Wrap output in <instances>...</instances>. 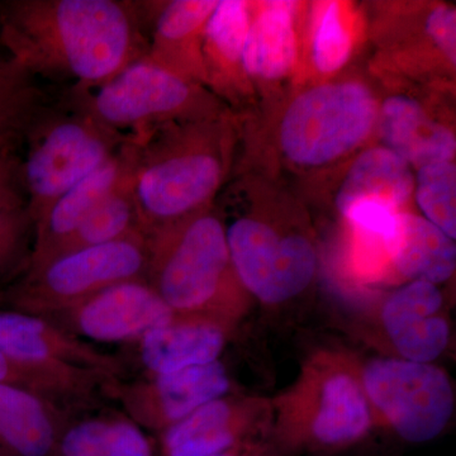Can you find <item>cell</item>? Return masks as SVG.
Returning a JSON list of instances; mask_svg holds the SVG:
<instances>
[{"instance_id":"33","label":"cell","mask_w":456,"mask_h":456,"mask_svg":"<svg viewBox=\"0 0 456 456\" xmlns=\"http://www.w3.org/2000/svg\"><path fill=\"white\" fill-rule=\"evenodd\" d=\"M428 35L452 65L456 62V13L452 7H439L428 18Z\"/></svg>"},{"instance_id":"36","label":"cell","mask_w":456,"mask_h":456,"mask_svg":"<svg viewBox=\"0 0 456 456\" xmlns=\"http://www.w3.org/2000/svg\"><path fill=\"white\" fill-rule=\"evenodd\" d=\"M0 46H2V45H0Z\"/></svg>"},{"instance_id":"8","label":"cell","mask_w":456,"mask_h":456,"mask_svg":"<svg viewBox=\"0 0 456 456\" xmlns=\"http://www.w3.org/2000/svg\"><path fill=\"white\" fill-rule=\"evenodd\" d=\"M146 236L137 232L26 272L5 298L16 311L51 318L113 285L146 281Z\"/></svg>"},{"instance_id":"1","label":"cell","mask_w":456,"mask_h":456,"mask_svg":"<svg viewBox=\"0 0 456 456\" xmlns=\"http://www.w3.org/2000/svg\"><path fill=\"white\" fill-rule=\"evenodd\" d=\"M0 45L36 77L92 90L145 57L149 38L139 2L7 0L0 4Z\"/></svg>"},{"instance_id":"4","label":"cell","mask_w":456,"mask_h":456,"mask_svg":"<svg viewBox=\"0 0 456 456\" xmlns=\"http://www.w3.org/2000/svg\"><path fill=\"white\" fill-rule=\"evenodd\" d=\"M213 118L170 122L127 134L143 233L208 207L224 176V132Z\"/></svg>"},{"instance_id":"9","label":"cell","mask_w":456,"mask_h":456,"mask_svg":"<svg viewBox=\"0 0 456 456\" xmlns=\"http://www.w3.org/2000/svg\"><path fill=\"white\" fill-rule=\"evenodd\" d=\"M377 114V102L362 84L317 86L299 95L285 112L281 149L296 164L330 163L367 139Z\"/></svg>"},{"instance_id":"13","label":"cell","mask_w":456,"mask_h":456,"mask_svg":"<svg viewBox=\"0 0 456 456\" xmlns=\"http://www.w3.org/2000/svg\"><path fill=\"white\" fill-rule=\"evenodd\" d=\"M272 430V399L228 393L158 435V456H216Z\"/></svg>"},{"instance_id":"31","label":"cell","mask_w":456,"mask_h":456,"mask_svg":"<svg viewBox=\"0 0 456 456\" xmlns=\"http://www.w3.org/2000/svg\"><path fill=\"white\" fill-rule=\"evenodd\" d=\"M35 224L27 207L0 209V277L27 268Z\"/></svg>"},{"instance_id":"16","label":"cell","mask_w":456,"mask_h":456,"mask_svg":"<svg viewBox=\"0 0 456 456\" xmlns=\"http://www.w3.org/2000/svg\"><path fill=\"white\" fill-rule=\"evenodd\" d=\"M215 0L139 2L143 26L152 25L146 57L193 83H207L204 29Z\"/></svg>"},{"instance_id":"35","label":"cell","mask_w":456,"mask_h":456,"mask_svg":"<svg viewBox=\"0 0 456 456\" xmlns=\"http://www.w3.org/2000/svg\"><path fill=\"white\" fill-rule=\"evenodd\" d=\"M5 296L2 292H0V303L4 302Z\"/></svg>"},{"instance_id":"18","label":"cell","mask_w":456,"mask_h":456,"mask_svg":"<svg viewBox=\"0 0 456 456\" xmlns=\"http://www.w3.org/2000/svg\"><path fill=\"white\" fill-rule=\"evenodd\" d=\"M235 329L216 318L174 314L134 344L147 377L174 373L218 362Z\"/></svg>"},{"instance_id":"34","label":"cell","mask_w":456,"mask_h":456,"mask_svg":"<svg viewBox=\"0 0 456 456\" xmlns=\"http://www.w3.org/2000/svg\"><path fill=\"white\" fill-rule=\"evenodd\" d=\"M216 456H283L273 441L272 435L261 439L248 441L236 448Z\"/></svg>"},{"instance_id":"21","label":"cell","mask_w":456,"mask_h":456,"mask_svg":"<svg viewBox=\"0 0 456 456\" xmlns=\"http://www.w3.org/2000/svg\"><path fill=\"white\" fill-rule=\"evenodd\" d=\"M382 134L387 149L419 169L437 161H452L455 155L454 134L432 122L413 99H387L382 110Z\"/></svg>"},{"instance_id":"7","label":"cell","mask_w":456,"mask_h":456,"mask_svg":"<svg viewBox=\"0 0 456 456\" xmlns=\"http://www.w3.org/2000/svg\"><path fill=\"white\" fill-rule=\"evenodd\" d=\"M360 377L375 428L408 444L428 443L448 428L455 410L452 379L436 364L393 356L360 359Z\"/></svg>"},{"instance_id":"22","label":"cell","mask_w":456,"mask_h":456,"mask_svg":"<svg viewBox=\"0 0 456 456\" xmlns=\"http://www.w3.org/2000/svg\"><path fill=\"white\" fill-rule=\"evenodd\" d=\"M57 106L25 66L13 56L0 57V145L27 142Z\"/></svg>"},{"instance_id":"24","label":"cell","mask_w":456,"mask_h":456,"mask_svg":"<svg viewBox=\"0 0 456 456\" xmlns=\"http://www.w3.org/2000/svg\"><path fill=\"white\" fill-rule=\"evenodd\" d=\"M51 456H158V446L123 413L66 424Z\"/></svg>"},{"instance_id":"14","label":"cell","mask_w":456,"mask_h":456,"mask_svg":"<svg viewBox=\"0 0 456 456\" xmlns=\"http://www.w3.org/2000/svg\"><path fill=\"white\" fill-rule=\"evenodd\" d=\"M53 317L61 321L55 322L57 326L77 338L134 344L147 332L169 322L174 314L145 279H141L107 288Z\"/></svg>"},{"instance_id":"25","label":"cell","mask_w":456,"mask_h":456,"mask_svg":"<svg viewBox=\"0 0 456 456\" xmlns=\"http://www.w3.org/2000/svg\"><path fill=\"white\" fill-rule=\"evenodd\" d=\"M293 3L270 2L248 27L241 66L246 74L279 79L292 70L297 57Z\"/></svg>"},{"instance_id":"19","label":"cell","mask_w":456,"mask_h":456,"mask_svg":"<svg viewBox=\"0 0 456 456\" xmlns=\"http://www.w3.org/2000/svg\"><path fill=\"white\" fill-rule=\"evenodd\" d=\"M389 273L408 281L440 285L455 274L456 248L440 228L419 216L399 212L395 231L386 242Z\"/></svg>"},{"instance_id":"20","label":"cell","mask_w":456,"mask_h":456,"mask_svg":"<svg viewBox=\"0 0 456 456\" xmlns=\"http://www.w3.org/2000/svg\"><path fill=\"white\" fill-rule=\"evenodd\" d=\"M65 426L55 402L0 383V456H51Z\"/></svg>"},{"instance_id":"15","label":"cell","mask_w":456,"mask_h":456,"mask_svg":"<svg viewBox=\"0 0 456 456\" xmlns=\"http://www.w3.org/2000/svg\"><path fill=\"white\" fill-rule=\"evenodd\" d=\"M0 351L20 364L94 370L118 379L122 364L47 318L20 311H0Z\"/></svg>"},{"instance_id":"32","label":"cell","mask_w":456,"mask_h":456,"mask_svg":"<svg viewBox=\"0 0 456 456\" xmlns=\"http://www.w3.org/2000/svg\"><path fill=\"white\" fill-rule=\"evenodd\" d=\"M27 207L23 185L22 158L17 149L0 145V209H17Z\"/></svg>"},{"instance_id":"30","label":"cell","mask_w":456,"mask_h":456,"mask_svg":"<svg viewBox=\"0 0 456 456\" xmlns=\"http://www.w3.org/2000/svg\"><path fill=\"white\" fill-rule=\"evenodd\" d=\"M350 53L351 37L342 22L340 4L327 3L314 33V64L322 73H335L346 64Z\"/></svg>"},{"instance_id":"28","label":"cell","mask_w":456,"mask_h":456,"mask_svg":"<svg viewBox=\"0 0 456 456\" xmlns=\"http://www.w3.org/2000/svg\"><path fill=\"white\" fill-rule=\"evenodd\" d=\"M102 382L97 371L20 364L0 351V383L13 384L55 403L86 401L101 391Z\"/></svg>"},{"instance_id":"29","label":"cell","mask_w":456,"mask_h":456,"mask_svg":"<svg viewBox=\"0 0 456 456\" xmlns=\"http://www.w3.org/2000/svg\"><path fill=\"white\" fill-rule=\"evenodd\" d=\"M417 202L430 221L450 239H456V169L452 161H437L419 167Z\"/></svg>"},{"instance_id":"5","label":"cell","mask_w":456,"mask_h":456,"mask_svg":"<svg viewBox=\"0 0 456 456\" xmlns=\"http://www.w3.org/2000/svg\"><path fill=\"white\" fill-rule=\"evenodd\" d=\"M62 104L126 136L165 123L209 119L216 114L215 102L200 84L146 56L98 88L69 89Z\"/></svg>"},{"instance_id":"12","label":"cell","mask_w":456,"mask_h":456,"mask_svg":"<svg viewBox=\"0 0 456 456\" xmlns=\"http://www.w3.org/2000/svg\"><path fill=\"white\" fill-rule=\"evenodd\" d=\"M371 312L374 338L389 351L386 356L435 364L449 349L452 323L439 285L408 281Z\"/></svg>"},{"instance_id":"6","label":"cell","mask_w":456,"mask_h":456,"mask_svg":"<svg viewBox=\"0 0 456 456\" xmlns=\"http://www.w3.org/2000/svg\"><path fill=\"white\" fill-rule=\"evenodd\" d=\"M127 136L59 103L29 137L22 159L27 209L33 224L69 189L106 163Z\"/></svg>"},{"instance_id":"27","label":"cell","mask_w":456,"mask_h":456,"mask_svg":"<svg viewBox=\"0 0 456 456\" xmlns=\"http://www.w3.org/2000/svg\"><path fill=\"white\" fill-rule=\"evenodd\" d=\"M248 27V3L241 0L217 3L204 29L203 60L207 83L224 89L232 82V75L239 68L237 65L241 66Z\"/></svg>"},{"instance_id":"23","label":"cell","mask_w":456,"mask_h":456,"mask_svg":"<svg viewBox=\"0 0 456 456\" xmlns=\"http://www.w3.org/2000/svg\"><path fill=\"white\" fill-rule=\"evenodd\" d=\"M415 188L410 164L387 147H375L360 155L342 183L338 211L344 213L359 200H374L401 208Z\"/></svg>"},{"instance_id":"3","label":"cell","mask_w":456,"mask_h":456,"mask_svg":"<svg viewBox=\"0 0 456 456\" xmlns=\"http://www.w3.org/2000/svg\"><path fill=\"white\" fill-rule=\"evenodd\" d=\"M145 236L147 284L174 314L237 326L253 298L237 277L218 216L206 208Z\"/></svg>"},{"instance_id":"2","label":"cell","mask_w":456,"mask_h":456,"mask_svg":"<svg viewBox=\"0 0 456 456\" xmlns=\"http://www.w3.org/2000/svg\"><path fill=\"white\" fill-rule=\"evenodd\" d=\"M272 399V437L283 456L332 455L367 439L374 417L349 350L321 347L294 382Z\"/></svg>"},{"instance_id":"11","label":"cell","mask_w":456,"mask_h":456,"mask_svg":"<svg viewBox=\"0 0 456 456\" xmlns=\"http://www.w3.org/2000/svg\"><path fill=\"white\" fill-rule=\"evenodd\" d=\"M232 382L220 360L174 373L150 375L134 382L108 380L102 392L121 404L123 413L156 436L198 408L231 393Z\"/></svg>"},{"instance_id":"17","label":"cell","mask_w":456,"mask_h":456,"mask_svg":"<svg viewBox=\"0 0 456 456\" xmlns=\"http://www.w3.org/2000/svg\"><path fill=\"white\" fill-rule=\"evenodd\" d=\"M132 143L130 137L106 163L80 180L62 194L40 221L36 222L33 246L26 272L45 265L57 248L77 230L94 212L104 198L118 184L130 167Z\"/></svg>"},{"instance_id":"10","label":"cell","mask_w":456,"mask_h":456,"mask_svg":"<svg viewBox=\"0 0 456 456\" xmlns=\"http://www.w3.org/2000/svg\"><path fill=\"white\" fill-rule=\"evenodd\" d=\"M237 277L251 298L265 305L293 301L316 275L318 255L310 235L244 217L226 228Z\"/></svg>"},{"instance_id":"26","label":"cell","mask_w":456,"mask_h":456,"mask_svg":"<svg viewBox=\"0 0 456 456\" xmlns=\"http://www.w3.org/2000/svg\"><path fill=\"white\" fill-rule=\"evenodd\" d=\"M132 169H134V145H132L130 167L123 174L118 184L104 198L103 202L99 204L82 226L56 248L47 263L74 251L108 244L134 233H143L136 194H134Z\"/></svg>"}]
</instances>
